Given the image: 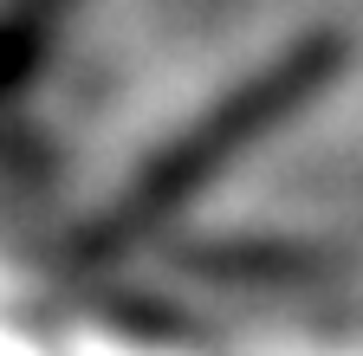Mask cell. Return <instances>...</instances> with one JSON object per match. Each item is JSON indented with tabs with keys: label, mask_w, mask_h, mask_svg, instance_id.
I'll list each match as a JSON object with an SVG mask.
<instances>
[{
	"label": "cell",
	"mask_w": 363,
	"mask_h": 356,
	"mask_svg": "<svg viewBox=\"0 0 363 356\" xmlns=\"http://www.w3.org/2000/svg\"><path fill=\"white\" fill-rule=\"evenodd\" d=\"M331 52H337L331 39H305V46H298L286 65H272L266 78H253L247 91L227 98L208 123H195L189 137H182V143H175V149L143 175V182L130 188V201H123V214H117V227H104V240H117V234H130V227H143L156 207H175V195H189L214 162H227V149H234L240 137H253V130H259V123H272L292 98H305L311 84L331 71Z\"/></svg>",
	"instance_id": "cell-1"
}]
</instances>
